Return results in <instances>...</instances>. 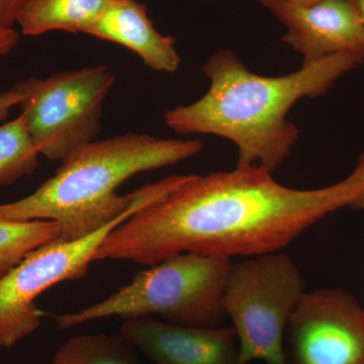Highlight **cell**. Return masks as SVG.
I'll list each match as a JSON object with an SVG mask.
<instances>
[{"mask_svg": "<svg viewBox=\"0 0 364 364\" xmlns=\"http://www.w3.org/2000/svg\"><path fill=\"white\" fill-rule=\"evenodd\" d=\"M364 193V153L350 176L317 189L282 186L259 166L186 176L107 235L95 260L156 264L181 253L250 257L280 252Z\"/></svg>", "mask_w": 364, "mask_h": 364, "instance_id": "6da1fadb", "label": "cell"}, {"mask_svg": "<svg viewBox=\"0 0 364 364\" xmlns=\"http://www.w3.org/2000/svg\"><path fill=\"white\" fill-rule=\"evenodd\" d=\"M363 61L341 53L287 75L267 77L249 71L234 52L220 49L203 66L210 81L208 92L166 112L165 123L179 135L227 139L238 148L237 166L256 165L273 173L299 139L298 127L287 119L291 107L301 98L322 97Z\"/></svg>", "mask_w": 364, "mask_h": 364, "instance_id": "7a4b0ae2", "label": "cell"}, {"mask_svg": "<svg viewBox=\"0 0 364 364\" xmlns=\"http://www.w3.org/2000/svg\"><path fill=\"white\" fill-rule=\"evenodd\" d=\"M200 139H161L128 133L81 146L56 173L30 196L0 205V218L13 221L49 220L61 228L59 238L73 240L157 202L186 176L165 177L129 195L117 188L142 172L186 161L202 152Z\"/></svg>", "mask_w": 364, "mask_h": 364, "instance_id": "3957f363", "label": "cell"}, {"mask_svg": "<svg viewBox=\"0 0 364 364\" xmlns=\"http://www.w3.org/2000/svg\"><path fill=\"white\" fill-rule=\"evenodd\" d=\"M232 262L202 254H177L136 273L109 298L55 316V320L61 330L107 318L159 317L186 327H221L228 318L223 296Z\"/></svg>", "mask_w": 364, "mask_h": 364, "instance_id": "277c9868", "label": "cell"}, {"mask_svg": "<svg viewBox=\"0 0 364 364\" xmlns=\"http://www.w3.org/2000/svg\"><path fill=\"white\" fill-rule=\"evenodd\" d=\"M306 291L303 274L282 251L232 262L223 306L246 363L287 364V324Z\"/></svg>", "mask_w": 364, "mask_h": 364, "instance_id": "5b68a950", "label": "cell"}, {"mask_svg": "<svg viewBox=\"0 0 364 364\" xmlns=\"http://www.w3.org/2000/svg\"><path fill=\"white\" fill-rule=\"evenodd\" d=\"M114 82L116 76L105 65L21 80L26 93L21 112L40 154L63 161L95 141L102 131L105 100Z\"/></svg>", "mask_w": 364, "mask_h": 364, "instance_id": "8992f818", "label": "cell"}, {"mask_svg": "<svg viewBox=\"0 0 364 364\" xmlns=\"http://www.w3.org/2000/svg\"><path fill=\"white\" fill-rule=\"evenodd\" d=\"M133 215H126L87 236L57 238L26 256L0 277V347L11 349L40 327L44 313L36 299L66 280L85 277L102 242Z\"/></svg>", "mask_w": 364, "mask_h": 364, "instance_id": "52a82bcc", "label": "cell"}, {"mask_svg": "<svg viewBox=\"0 0 364 364\" xmlns=\"http://www.w3.org/2000/svg\"><path fill=\"white\" fill-rule=\"evenodd\" d=\"M287 364H364V309L342 289L306 291L287 324Z\"/></svg>", "mask_w": 364, "mask_h": 364, "instance_id": "ba28073f", "label": "cell"}, {"mask_svg": "<svg viewBox=\"0 0 364 364\" xmlns=\"http://www.w3.org/2000/svg\"><path fill=\"white\" fill-rule=\"evenodd\" d=\"M264 7L286 26L282 41L303 56V65L341 53L364 59V23L355 0H323L311 6L272 2Z\"/></svg>", "mask_w": 364, "mask_h": 364, "instance_id": "9c48e42d", "label": "cell"}, {"mask_svg": "<svg viewBox=\"0 0 364 364\" xmlns=\"http://www.w3.org/2000/svg\"><path fill=\"white\" fill-rule=\"evenodd\" d=\"M119 334L155 364H249L232 326L186 327L136 318L124 321Z\"/></svg>", "mask_w": 364, "mask_h": 364, "instance_id": "30bf717a", "label": "cell"}, {"mask_svg": "<svg viewBox=\"0 0 364 364\" xmlns=\"http://www.w3.org/2000/svg\"><path fill=\"white\" fill-rule=\"evenodd\" d=\"M87 35L124 46L152 70L174 73L181 67L176 39L158 32L147 7L136 0H112Z\"/></svg>", "mask_w": 364, "mask_h": 364, "instance_id": "8fae6325", "label": "cell"}, {"mask_svg": "<svg viewBox=\"0 0 364 364\" xmlns=\"http://www.w3.org/2000/svg\"><path fill=\"white\" fill-rule=\"evenodd\" d=\"M112 0H30L18 16L21 33L40 36L53 31L87 33Z\"/></svg>", "mask_w": 364, "mask_h": 364, "instance_id": "7c38bea8", "label": "cell"}, {"mask_svg": "<svg viewBox=\"0 0 364 364\" xmlns=\"http://www.w3.org/2000/svg\"><path fill=\"white\" fill-rule=\"evenodd\" d=\"M121 334H81L55 352L51 364H145Z\"/></svg>", "mask_w": 364, "mask_h": 364, "instance_id": "4fadbf2b", "label": "cell"}, {"mask_svg": "<svg viewBox=\"0 0 364 364\" xmlns=\"http://www.w3.org/2000/svg\"><path fill=\"white\" fill-rule=\"evenodd\" d=\"M39 155L23 112L0 126V188L31 176L39 164Z\"/></svg>", "mask_w": 364, "mask_h": 364, "instance_id": "5bb4252c", "label": "cell"}, {"mask_svg": "<svg viewBox=\"0 0 364 364\" xmlns=\"http://www.w3.org/2000/svg\"><path fill=\"white\" fill-rule=\"evenodd\" d=\"M61 235L58 223L49 220L13 221L0 218V277L28 254Z\"/></svg>", "mask_w": 364, "mask_h": 364, "instance_id": "9a60e30c", "label": "cell"}, {"mask_svg": "<svg viewBox=\"0 0 364 364\" xmlns=\"http://www.w3.org/2000/svg\"><path fill=\"white\" fill-rule=\"evenodd\" d=\"M28 1L30 0H0V26L14 28Z\"/></svg>", "mask_w": 364, "mask_h": 364, "instance_id": "2e32d148", "label": "cell"}, {"mask_svg": "<svg viewBox=\"0 0 364 364\" xmlns=\"http://www.w3.org/2000/svg\"><path fill=\"white\" fill-rule=\"evenodd\" d=\"M20 41V33L14 28L0 26V57L14 51Z\"/></svg>", "mask_w": 364, "mask_h": 364, "instance_id": "e0dca14e", "label": "cell"}, {"mask_svg": "<svg viewBox=\"0 0 364 364\" xmlns=\"http://www.w3.org/2000/svg\"><path fill=\"white\" fill-rule=\"evenodd\" d=\"M263 6L272 2H287V4H296V6H311V4H317L323 0H257Z\"/></svg>", "mask_w": 364, "mask_h": 364, "instance_id": "ac0fdd59", "label": "cell"}, {"mask_svg": "<svg viewBox=\"0 0 364 364\" xmlns=\"http://www.w3.org/2000/svg\"><path fill=\"white\" fill-rule=\"evenodd\" d=\"M350 208L355 210H364V193L358 200H356L355 202L352 203Z\"/></svg>", "mask_w": 364, "mask_h": 364, "instance_id": "d6986e66", "label": "cell"}, {"mask_svg": "<svg viewBox=\"0 0 364 364\" xmlns=\"http://www.w3.org/2000/svg\"><path fill=\"white\" fill-rule=\"evenodd\" d=\"M355 4L356 6H358L359 14H360L361 18H363L364 23V0H355Z\"/></svg>", "mask_w": 364, "mask_h": 364, "instance_id": "ffe728a7", "label": "cell"}, {"mask_svg": "<svg viewBox=\"0 0 364 364\" xmlns=\"http://www.w3.org/2000/svg\"><path fill=\"white\" fill-rule=\"evenodd\" d=\"M363 241H364V236H363Z\"/></svg>", "mask_w": 364, "mask_h": 364, "instance_id": "44dd1931", "label": "cell"}]
</instances>
